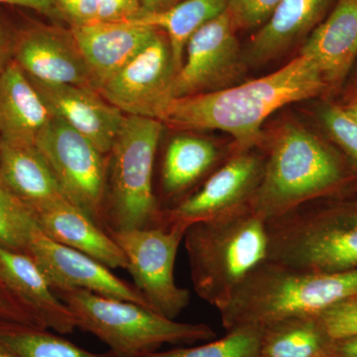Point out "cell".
Returning a JSON list of instances; mask_svg holds the SVG:
<instances>
[{
	"label": "cell",
	"mask_w": 357,
	"mask_h": 357,
	"mask_svg": "<svg viewBox=\"0 0 357 357\" xmlns=\"http://www.w3.org/2000/svg\"><path fill=\"white\" fill-rule=\"evenodd\" d=\"M328 86L311 59L299 54L267 76L213 93L171 100L162 123L178 131L220 130L234 140V152L263 142L270 115L290 103L319 96Z\"/></svg>",
	"instance_id": "6da1fadb"
},
{
	"label": "cell",
	"mask_w": 357,
	"mask_h": 357,
	"mask_svg": "<svg viewBox=\"0 0 357 357\" xmlns=\"http://www.w3.org/2000/svg\"><path fill=\"white\" fill-rule=\"evenodd\" d=\"M357 294V269L342 273L302 271L265 260L218 310L225 330L264 326L292 317L317 316Z\"/></svg>",
	"instance_id": "7a4b0ae2"
},
{
	"label": "cell",
	"mask_w": 357,
	"mask_h": 357,
	"mask_svg": "<svg viewBox=\"0 0 357 357\" xmlns=\"http://www.w3.org/2000/svg\"><path fill=\"white\" fill-rule=\"evenodd\" d=\"M266 227L269 261L314 273L357 269V199H316Z\"/></svg>",
	"instance_id": "3957f363"
},
{
	"label": "cell",
	"mask_w": 357,
	"mask_h": 357,
	"mask_svg": "<svg viewBox=\"0 0 357 357\" xmlns=\"http://www.w3.org/2000/svg\"><path fill=\"white\" fill-rule=\"evenodd\" d=\"M183 241L195 292L217 310L267 260L266 222L251 206L192 222Z\"/></svg>",
	"instance_id": "277c9868"
},
{
	"label": "cell",
	"mask_w": 357,
	"mask_h": 357,
	"mask_svg": "<svg viewBox=\"0 0 357 357\" xmlns=\"http://www.w3.org/2000/svg\"><path fill=\"white\" fill-rule=\"evenodd\" d=\"M349 176L337 154L306 128L287 124L268 143L251 208L264 222L314 199L337 194Z\"/></svg>",
	"instance_id": "5b68a950"
},
{
	"label": "cell",
	"mask_w": 357,
	"mask_h": 357,
	"mask_svg": "<svg viewBox=\"0 0 357 357\" xmlns=\"http://www.w3.org/2000/svg\"><path fill=\"white\" fill-rule=\"evenodd\" d=\"M54 292L74 314L77 328L100 338L121 357L142 356L166 344H191L217 337L206 324L180 323L135 303L86 290Z\"/></svg>",
	"instance_id": "8992f818"
},
{
	"label": "cell",
	"mask_w": 357,
	"mask_h": 357,
	"mask_svg": "<svg viewBox=\"0 0 357 357\" xmlns=\"http://www.w3.org/2000/svg\"><path fill=\"white\" fill-rule=\"evenodd\" d=\"M164 124L126 115L109 154L105 220L109 234L164 227L153 188L157 149Z\"/></svg>",
	"instance_id": "52a82bcc"
},
{
	"label": "cell",
	"mask_w": 357,
	"mask_h": 357,
	"mask_svg": "<svg viewBox=\"0 0 357 357\" xmlns=\"http://www.w3.org/2000/svg\"><path fill=\"white\" fill-rule=\"evenodd\" d=\"M35 146L50 166L66 199L109 232L105 220L109 155L55 116L39 134Z\"/></svg>",
	"instance_id": "ba28073f"
},
{
	"label": "cell",
	"mask_w": 357,
	"mask_h": 357,
	"mask_svg": "<svg viewBox=\"0 0 357 357\" xmlns=\"http://www.w3.org/2000/svg\"><path fill=\"white\" fill-rule=\"evenodd\" d=\"M189 225L121 230L110 232L128 261L126 270L152 311L175 319L189 306L191 295L176 283L178 246Z\"/></svg>",
	"instance_id": "9c48e42d"
},
{
	"label": "cell",
	"mask_w": 357,
	"mask_h": 357,
	"mask_svg": "<svg viewBox=\"0 0 357 357\" xmlns=\"http://www.w3.org/2000/svg\"><path fill=\"white\" fill-rule=\"evenodd\" d=\"M176 74L170 43L165 33L158 29L130 62L96 91L126 115L161 121L173 100Z\"/></svg>",
	"instance_id": "30bf717a"
},
{
	"label": "cell",
	"mask_w": 357,
	"mask_h": 357,
	"mask_svg": "<svg viewBox=\"0 0 357 357\" xmlns=\"http://www.w3.org/2000/svg\"><path fill=\"white\" fill-rule=\"evenodd\" d=\"M236 32L225 11L192 35L185 46L184 62L174 79L173 98L234 86L246 63Z\"/></svg>",
	"instance_id": "8fae6325"
},
{
	"label": "cell",
	"mask_w": 357,
	"mask_h": 357,
	"mask_svg": "<svg viewBox=\"0 0 357 357\" xmlns=\"http://www.w3.org/2000/svg\"><path fill=\"white\" fill-rule=\"evenodd\" d=\"M266 154L234 152L194 194L164 213V227L190 225L251 206L264 172Z\"/></svg>",
	"instance_id": "7c38bea8"
},
{
	"label": "cell",
	"mask_w": 357,
	"mask_h": 357,
	"mask_svg": "<svg viewBox=\"0 0 357 357\" xmlns=\"http://www.w3.org/2000/svg\"><path fill=\"white\" fill-rule=\"evenodd\" d=\"M13 61L32 81L93 86V77L70 28L29 22L16 27Z\"/></svg>",
	"instance_id": "4fadbf2b"
},
{
	"label": "cell",
	"mask_w": 357,
	"mask_h": 357,
	"mask_svg": "<svg viewBox=\"0 0 357 357\" xmlns=\"http://www.w3.org/2000/svg\"><path fill=\"white\" fill-rule=\"evenodd\" d=\"M27 253L41 268L54 291L86 290L151 310L135 286L121 280L91 256L52 241L39 227L33 232Z\"/></svg>",
	"instance_id": "5bb4252c"
},
{
	"label": "cell",
	"mask_w": 357,
	"mask_h": 357,
	"mask_svg": "<svg viewBox=\"0 0 357 357\" xmlns=\"http://www.w3.org/2000/svg\"><path fill=\"white\" fill-rule=\"evenodd\" d=\"M30 82L53 116L88 138L102 154H109L126 117L121 110L93 86Z\"/></svg>",
	"instance_id": "9a60e30c"
},
{
	"label": "cell",
	"mask_w": 357,
	"mask_h": 357,
	"mask_svg": "<svg viewBox=\"0 0 357 357\" xmlns=\"http://www.w3.org/2000/svg\"><path fill=\"white\" fill-rule=\"evenodd\" d=\"M0 280L41 328L60 335H69L77 328L74 314L59 299L31 255L0 244Z\"/></svg>",
	"instance_id": "2e32d148"
},
{
	"label": "cell",
	"mask_w": 357,
	"mask_h": 357,
	"mask_svg": "<svg viewBox=\"0 0 357 357\" xmlns=\"http://www.w3.org/2000/svg\"><path fill=\"white\" fill-rule=\"evenodd\" d=\"M229 158L208 138L196 135L173 137L167 145L160 169L162 198L159 206L163 215L194 194Z\"/></svg>",
	"instance_id": "e0dca14e"
},
{
	"label": "cell",
	"mask_w": 357,
	"mask_h": 357,
	"mask_svg": "<svg viewBox=\"0 0 357 357\" xmlns=\"http://www.w3.org/2000/svg\"><path fill=\"white\" fill-rule=\"evenodd\" d=\"M70 28L88 63L96 89L130 62L158 31L133 21H98Z\"/></svg>",
	"instance_id": "ac0fdd59"
},
{
	"label": "cell",
	"mask_w": 357,
	"mask_h": 357,
	"mask_svg": "<svg viewBox=\"0 0 357 357\" xmlns=\"http://www.w3.org/2000/svg\"><path fill=\"white\" fill-rule=\"evenodd\" d=\"M39 229L52 241L91 256L109 269L128 268L119 244L70 202L60 201L32 211Z\"/></svg>",
	"instance_id": "d6986e66"
},
{
	"label": "cell",
	"mask_w": 357,
	"mask_h": 357,
	"mask_svg": "<svg viewBox=\"0 0 357 357\" xmlns=\"http://www.w3.org/2000/svg\"><path fill=\"white\" fill-rule=\"evenodd\" d=\"M53 119L38 91L13 61L0 73V134L13 146H34Z\"/></svg>",
	"instance_id": "ffe728a7"
},
{
	"label": "cell",
	"mask_w": 357,
	"mask_h": 357,
	"mask_svg": "<svg viewBox=\"0 0 357 357\" xmlns=\"http://www.w3.org/2000/svg\"><path fill=\"white\" fill-rule=\"evenodd\" d=\"M300 54L311 59L328 86L342 81L357 57V0H340Z\"/></svg>",
	"instance_id": "44dd1931"
},
{
	"label": "cell",
	"mask_w": 357,
	"mask_h": 357,
	"mask_svg": "<svg viewBox=\"0 0 357 357\" xmlns=\"http://www.w3.org/2000/svg\"><path fill=\"white\" fill-rule=\"evenodd\" d=\"M331 0H281L251 40L248 61L264 64L299 43L318 26Z\"/></svg>",
	"instance_id": "7402d4cb"
},
{
	"label": "cell",
	"mask_w": 357,
	"mask_h": 357,
	"mask_svg": "<svg viewBox=\"0 0 357 357\" xmlns=\"http://www.w3.org/2000/svg\"><path fill=\"white\" fill-rule=\"evenodd\" d=\"M0 178L32 211L68 201L50 166L35 145L13 146L2 142Z\"/></svg>",
	"instance_id": "603a6c76"
},
{
	"label": "cell",
	"mask_w": 357,
	"mask_h": 357,
	"mask_svg": "<svg viewBox=\"0 0 357 357\" xmlns=\"http://www.w3.org/2000/svg\"><path fill=\"white\" fill-rule=\"evenodd\" d=\"M227 9V0H184L164 13L143 14L133 22L165 33L177 73L184 62L185 46L199 29Z\"/></svg>",
	"instance_id": "cb8c5ba5"
},
{
	"label": "cell",
	"mask_w": 357,
	"mask_h": 357,
	"mask_svg": "<svg viewBox=\"0 0 357 357\" xmlns=\"http://www.w3.org/2000/svg\"><path fill=\"white\" fill-rule=\"evenodd\" d=\"M261 328L260 357H325L332 342L318 316L292 317Z\"/></svg>",
	"instance_id": "d4e9b609"
},
{
	"label": "cell",
	"mask_w": 357,
	"mask_h": 357,
	"mask_svg": "<svg viewBox=\"0 0 357 357\" xmlns=\"http://www.w3.org/2000/svg\"><path fill=\"white\" fill-rule=\"evenodd\" d=\"M0 344L20 357H121L89 352L40 326L0 319Z\"/></svg>",
	"instance_id": "484cf974"
},
{
	"label": "cell",
	"mask_w": 357,
	"mask_h": 357,
	"mask_svg": "<svg viewBox=\"0 0 357 357\" xmlns=\"http://www.w3.org/2000/svg\"><path fill=\"white\" fill-rule=\"evenodd\" d=\"M261 338V326H241L229 331L220 340L199 347L156 351L135 357H260Z\"/></svg>",
	"instance_id": "4316f807"
},
{
	"label": "cell",
	"mask_w": 357,
	"mask_h": 357,
	"mask_svg": "<svg viewBox=\"0 0 357 357\" xmlns=\"http://www.w3.org/2000/svg\"><path fill=\"white\" fill-rule=\"evenodd\" d=\"M37 229L31 208L0 178V244L27 253L33 232Z\"/></svg>",
	"instance_id": "83f0119b"
},
{
	"label": "cell",
	"mask_w": 357,
	"mask_h": 357,
	"mask_svg": "<svg viewBox=\"0 0 357 357\" xmlns=\"http://www.w3.org/2000/svg\"><path fill=\"white\" fill-rule=\"evenodd\" d=\"M317 316L331 340L357 337V299L354 296L335 303Z\"/></svg>",
	"instance_id": "f1b7e54d"
},
{
	"label": "cell",
	"mask_w": 357,
	"mask_h": 357,
	"mask_svg": "<svg viewBox=\"0 0 357 357\" xmlns=\"http://www.w3.org/2000/svg\"><path fill=\"white\" fill-rule=\"evenodd\" d=\"M281 0H227L225 13L238 30L261 28L269 20Z\"/></svg>",
	"instance_id": "f546056e"
},
{
	"label": "cell",
	"mask_w": 357,
	"mask_h": 357,
	"mask_svg": "<svg viewBox=\"0 0 357 357\" xmlns=\"http://www.w3.org/2000/svg\"><path fill=\"white\" fill-rule=\"evenodd\" d=\"M323 121L338 144L357 163V121L347 110L337 107L325 109Z\"/></svg>",
	"instance_id": "4dcf8cb0"
},
{
	"label": "cell",
	"mask_w": 357,
	"mask_h": 357,
	"mask_svg": "<svg viewBox=\"0 0 357 357\" xmlns=\"http://www.w3.org/2000/svg\"><path fill=\"white\" fill-rule=\"evenodd\" d=\"M59 13L70 27L98 22V0H54Z\"/></svg>",
	"instance_id": "1f68e13d"
},
{
	"label": "cell",
	"mask_w": 357,
	"mask_h": 357,
	"mask_svg": "<svg viewBox=\"0 0 357 357\" xmlns=\"http://www.w3.org/2000/svg\"><path fill=\"white\" fill-rule=\"evenodd\" d=\"M142 14L139 0H98V21L128 22Z\"/></svg>",
	"instance_id": "d6a6232c"
},
{
	"label": "cell",
	"mask_w": 357,
	"mask_h": 357,
	"mask_svg": "<svg viewBox=\"0 0 357 357\" xmlns=\"http://www.w3.org/2000/svg\"><path fill=\"white\" fill-rule=\"evenodd\" d=\"M0 319L40 326L31 312L28 311L20 301L9 292L8 289L1 280H0Z\"/></svg>",
	"instance_id": "836d02e7"
},
{
	"label": "cell",
	"mask_w": 357,
	"mask_h": 357,
	"mask_svg": "<svg viewBox=\"0 0 357 357\" xmlns=\"http://www.w3.org/2000/svg\"><path fill=\"white\" fill-rule=\"evenodd\" d=\"M15 29L16 27L0 15V73L13 61Z\"/></svg>",
	"instance_id": "e575fe53"
},
{
	"label": "cell",
	"mask_w": 357,
	"mask_h": 357,
	"mask_svg": "<svg viewBox=\"0 0 357 357\" xmlns=\"http://www.w3.org/2000/svg\"><path fill=\"white\" fill-rule=\"evenodd\" d=\"M0 4L32 9L36 13L46 16L53 22L63 21L54 0H0Z\"/></svg>",
	"instance_id": "d590c367"
},
{
	"label": "cell",
	"mask_w": 357,
	"mask_h": 357,
	"mask_svg": "<svg viewBox=\"0 0 357 357\" xmlns=\"http://www.w3.org/2000/svg\"><path fill=\"white\" fill-rule=\"evenodd\" d=\"M325 357H357V337L332 340Z\"/></svg>",
	"instance_id": "8d00e7d4"
},
{
	"label": "cell",
	"mask_w": 357,
	"mask_h": 357,
	"mask_svg": "<svg viewBox=\"0 0 357 357\" xmlns=\"http://www.w3.org/2000/svg\"><path fill=\"white\" fill-rule=\"evenodd\" d=\"M182 1L184 0H139L142 9L141 15L164 13Z\"/></svg>",
	"instance_id": "74e56055"
},
{
	"label": "cell",
	"mask_w": 357,
	"mask_h": 357,
	"mask_svg": "<svg viewBox=\"0 0 357 357\" xmlns=\"http://www.w3.org/2000/svg\"><path fill=\"white\" fill-rule=\"evenodd\" d=\"M0 357H20L16 356L13 351H11L10 349H7L6 347H4L3 344H0Z\"/></svg>",
	"instance_id": "f35d334b"
},
{
	"label": "cell",
	"mask_w": 357,
	"mask_h": 357,
	"mask_svg": "<svg viewBox=\"0 0 357 357\" xmlns=\"http://www.w3.org/2000/svg\"><path fill=\"white\" fill-rule=\"evenodd\" d=\"M345 110L349 112V114L351 115L354 121H357V100L356 102H352L351 105Z\"/></svg>",
	"instance_id": "ab89813d"
},
{
	"label": "cell",
	"mask_w": 357,
	"mask_h": 357,
	"mask_svg": "<svg viewBox=\"0 0 357 357\" xmlns=\"http://www.w3.org/2000/svg\"><path fill=\"white\" fill-rule=\"evenodd\" d=\"M1 144H2V137H1V134H0V146H1Z\"/></svg>",
	"instance_id": "60d3db41"
},
{
	"label": "cell",
	"mask_w": 357,
	"mask_h": 357,
	"mask_svg": "<svg viewBox=\"0 0 357 357\" xmlns=\"http://www.w3.org/2000/svg\"><path fill=\"white\" fill-rule=\"evenodd\" d=\"M354 297H356V299H357V294H356V295H354Z\"/></svg>",
	"instance_id": "b9f144b4"
}]
</instances>
